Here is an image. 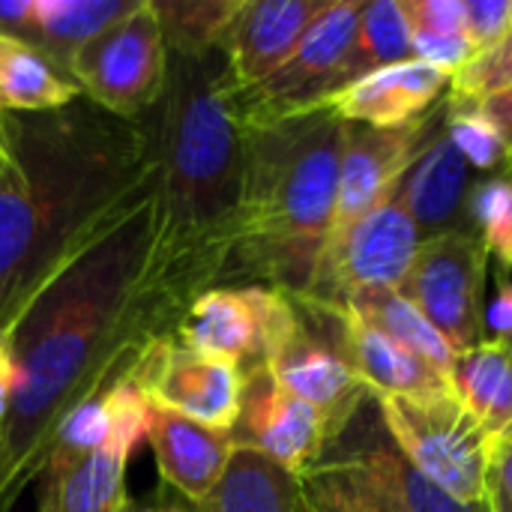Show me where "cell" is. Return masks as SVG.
I'll list each match as a JSON object with an SVG mask.
<instances>
[{
	"instance_id": "cell-24",
	"label": "cell",
	"mask_w": 512,
	"mask_h": 512,
	"mask_svg": "<svg viewBox=\"0 0 512 512\" xmlns=\"http://www.w3.org/2000/svg\"><path fill=\"white\" fill-rule=\"evenodd\" d=\"M78 96V84L36 45L0 33V114L54 111Z\"/></svg>"
},
{
	"instance_id": "cell-14",
	"label": "cell",
	"mask_w": 512,
	"mask_h": 512,
	"mask_svg": "<svg viewBox=\"0 0 512 512\" xmlns=\"http://www.w3.org/2000/svg\"><path fill=\"white\" fill-rule=\"evenodd\" d=\"M474 168L453 144L447 129V99H441L423 120L420 144L396 183V195L408 207L420 243L474 228L471 222V195H474Z\"/></svg>"
},
{
	"instance_id": "cell-39",
	"label": "cell",
	"mask_w": 512,
	"mask_h": 512,
	"mask_svg": "<svg viewBox=\"0 0 512 512\" xmlns=\"http://www.w3.org/2000/svg\"><path fill=\"white\" fill-rule=\"evenodd\" d=\"M12 363H9V351H6V339L0 330V423L6 420L9 402H12Z\"/></svg>"
},
{
	"instance_id": "cell-44",
	"label": "cell",
	"mask_w": 512,
	"mask_h": 512,
	"mask_svg": "<svg viewBox=\"0 0 512 512\" xmlns=\"http://www.w3.org/2000/svg\"><path fill=\"white\" fill-rule=\"evenodd\" d=\"M510 351H512V345H510Z\"/></svg>"
},
{
	"instance_id": "cell-3",
	"label": "cell",
	"mask_w": 512,
	"mask_h": 512,
	"mask_svg": "<svg viewBox=\"0 0 512 512\" xmlns=\"http://www.w3.org/2000/svg\"><path fill=\"white\" fill-rule=\"evenodd\" d=\"M153 123L159 183L147 291L174 333L186 306L222 285L237 246L246 120L225 54L168 51V87Z\"/></svg>"
},
{
	"instance_id": "cell-41",
	"label": "cell",
	"mask_w": 512,
	"mask_h": 512,
	"mask_svg": "<svg viewBox=\"0 0 512 512\" xmlns=\"http://www.w3.org/2000/svg\"><path fill=\"white\" fill-rule=\"evenodd\" d=\"M6 168H9V156H6V147H3V135H0V177L6 174Z\"/></svg>"
},
{
	"instance_id": "cell-25",
	"label": "cell",
	"mask_w": 512,
	"mask_h": 512,
	"mask_svg": "<svg viewBox=\"0 0 512 512\" xmlns=\"http://www.w3.org/2000/svg\"><path fill=\"white\" fill-rule=\"evenodd\" d=\"M135 6L138 0H36V30L30 45L69 75L72 57Z\"/></svg>"
},
{
	"instance_id": "cell-4",
	"label": "cell",
	"mask_w": 512,
	"mask_h": 512,
	"mask_svg": "<svg viewBox=\"0 0 512 512\" xmlns=\"http://www.w3.org/2000/svg\"><path fill=\"white\" fill-rule=\"evenodd\" d=\"M342 144L345 120L330 105L246 123L237 246L222 285L312 291L333 231Z\"/></svg>"
},
{
	"instance_id": "cell-38",
	"label": "cell",
	"mask_w": 512,
	"mask_h": 512,
	"mask_svg": "<svg viewBox=\"0 0 512 512\" xmlns=\"http://www.w3.org/2000/svg\"><path fill=\"white\" fill-rule=\"evenodd\" d=\"M33 3L36 0H0V33L33 42V30H36Z\"/></svg>"
},
{
	"instance_id": "cell-21",
	"label": "cell",
	"mask_w": 512,
	"mask_h": 512,
	"mask_svg": "<svg viewBox=\"0 0 512 512\" xmlns=\"http://www.w3.org/2000/svg\"><path fill=\"white\" fill-rule=\"evenodd\" d=\"M378 405V402H375ZM369 408H372V396L363 402V408L357 411V420L363 423V432L354 429V423L348 420V426L330 441L333 447H342L348 453H354L357 459H363L390 489L393 495L402 501V507L408 512H492V504H462L453 495H447L444 489H438L432 480H426L408 459L405 453L396 447V441L390 438L381 411H378V426H369ZM327 444V447H330Z\"/></svg>"
},
{
	"instance_id": "cell-37",
	"label": "cell",
	"mask_w": 512,
	"mask_h": 512,
	"mask_svg": "<svg viewBox=\"0 0 512 512\" xmlns=\"http://www.w3.org/2000/svg\"><path fill=\"white\" fill-rule=\"evenodd\" d=\"M489 498L512 510V432L492 444V468H489Z\"/></svg>"
},
{
	"instance_id": "cell-35",
	"label": "cell",
	"mask_w": 512,
	"mask_h": 512,
	"mask_svg": "<svg viewBox=\"0 0 512 512\" xmlns=\"http://www.w3.org/2000/svg\"><path fill=\"white\" fill-rule=\"evenodd\" d=\"M477 111L495 126V132L501 135L504 141V168L501 174L512 180V90H504V93H495L483 102H474Z\"/></svg>"
},
{
	"instance_id": "cell-8",
	"label": "cell",
	"mask_w": 512,
	"mask_h": 512,
	"mask_svg": "<svg viewBox=\"0 0 512 512\" xmlns=\"http://www.w3.org/2000/svg\"><path fill=\"white\" fill-rule=\"evenodd\" d=\"M486 273L489 252L480 231H450L420 243L399 294L462 354L486 342Z\"/></svg>"
},
{
	"instance_id": "cell-40",
	"label": "cell",
	"mask_w": 512,
	"mask_h": 512,
	"mask_svg": "<svg viewBox=\"0 0 512 512\" xmlns=\"http://www.w3.org/2000/svg\"><path fill=\"white\" fill-rule=\"evenodd\" d=\"M120 512H189L180 504H171L168 498H162L159 492L150 495V498H141V501H126V507Z\"/></svg>"
},
{
	"instance_id": "cell-1",
	"label": "cell",
	"mask_w": 512,
	"mask_h": 512,
	"mask_svg": "<svg viewBox=\"0 0 512 512\" xmlns=\"http://www.w3.org/2000/svg\"><path fill=\"white\" fill-rule=\"evenodd\" d=\"M153 237L156 195L60 267L3 327L15 381L0 423V512L42 474L63 414L138 363L150 342L174 336L147 291Z\"/></svg>"
},
{
	"instance_id": "cell-2",
	"label": "cell",
	"mask_w": 512,
	"mask_h": 512,
	"mask_svg": "<svg viewBox=\"0 0 512 512\" xmlns=\"http://www.w3.org/2000/svg\"><path fill=\"white\" fill-rule=\"evenodd\" d=\"M0 327L72 258L156 195L153 114L123 120L84 93L54 111L0 114Z\"/></svg>"
},
{
	"instance_id": "cell-22",
	"label": "cell",
	"mask_w": 512,
	"mask_h": 512,
	"mask_svg": "<svg viewBox=\"0 0 512 512\" xmlns=\"http://www.w3.org/2000/svg\"><path fill=\"white\" fill-rule=\"evenodd\" d=\"M300 489L315 512H408L363 459L333 444L300 477Z\"/></svg>"
},
{
	"instance_id": "cell-20",
	"label": "cell",
	"mask_w": 512,
	"mask_h": 512,
	"mask_svg": "<svg viewBox=\"0 0 512 512\" xmlns=\"http://www.w3.org/2000/svg\"><path fill=\"white\" fill-rule=\"evenodd\" d=\"M342 342L345 357L357 378L372 396H441L453 393L447 375L387 339L381 330L357 318L351 309H342Z\"/></svg>"
},
{
	"instance_id": "cell-23",
	"label": "cell",
	"mask_w": 512,
	"mask_h": 512,
	"mask_svg": "<svg viewBox=\"0 0 512 512\" xmlns=\"http://www.w3.org/2000/svg\"><path fill=\"white\" fill-rule=\"evenodd\" d=\"M456 399L495 441L512 432V351L507 342H483L456 354L450 375Z\"/></svg>"
},
{
	"instance_id": "cell-29",
	"label": "cell",
	"mask_w": 512,
	"mask_h": 512,
	"mask_svg": "<svg viewBox=\"0 0 512 512\" xmlns=\"http://www.w3.org/2000/svg\"><path fill=\"white\" fill-rule=\"evenodd\" d=\"M153 6L159 12L168 51L207 54L219 51L237 0H162Z\"/></svg>"
},
{
	"instance_id": "cell-33",
	"label": "cell",
	"mask_w": 512,
	"mask_h": 512,
	"mask_svg": "<svg viewBox=\"0 0 512 512\" xmlns=\"http://www.w3.org/2000/svg\"><path fill=\"white\" fill-rule=\"evenodd\" d=\"M512 27V0H465V36L474 57L498 45Z\"/></svg>"
},
{
	"instance_id": "cell-12",
	"label": "cell",
	"mask_w": 512,
	"mask_h": 512,
	"mask_svg": "<svg viewBox=\"0 0 512 512\" xmlns=\"http://www.w3.org/2000/svg\"><path fill=\"white\" fill-rule=\"evenodd\" d=\"M135 381L159 408L222 432L237 426L243 402L240 366L198 354L174 336L147 345L135 366Z\"/></svg>"
},
{
	"instance_id": "cell-42",
	"label": "cell",
	"mask_w": 512,
	"mask_h": 512,
	"mask_svg": "<svg viewBox=\"0 0 512 512\" xmlns=\"http://www.w3.org/2000/svg\"><path fill=\"white\" fill-rule=\"evenodd\" d=\"M489 504H492V512H512L510 507H504V504H495L492 498H489Z\"/></svg>"
},
{
	"instance_id": "cell-17",
	"label": "cell",
	"mask_w": 512,
	"mask_h": 512,
	"mask_svg": "<svg viewBox=\"0 0 512 512\" xmlns=\"http://www.w3.org/2000/svg\"><path fill=\"white\" fill-rule=\"evenodd\" d=\"M423 120L399 129H375L366 123L345 120V144L339 162V189H336L330 240L348 231L387 195H393L402 171L408 168L420 144Z\"/></svg>"
},
{
	"instance_id": "cell-28",
	"label": "cell",
	"mask_w": 512,
	"mask_h": 512,
	"mask_svg": "<svg viewBox=\"0 0 512 512\" xmlns=\"http://www.w3.org/2000/svg\"><path fill=\"white\" fill-rule=\"evenodd\" d=\"M411 27L402 12L399 0H363L354 48L348 57L345 81L354 84L363 75H372L378 69L396 66L402 60H411ZM345 84V87H348Z\"/></svg>"
},
{
	"instance_id": "cell-31",
	"label": "cell",
	"mask_w": 512,
	"mask_h": 512,
	"mask_svg": "<svg viewBox=\"0 0 512 512\" xmlns=\"http://www.w3.org/2000/svg\"><path fill=\"white\" fill-rule=\"evenodd\" d=\"M447 99V96H444ZM447 129L453 144L462 150V156L471 162L474 171L480 174H501L504 168V141L495 132V126L477 111V105L465 102H450L447 99Z\"/></svg>"
},
{
	"instance_id": "cell-26",
	"label": "cell",
	"mask_w": 512,
	"mask_h": 512,
	"mask_svg": "<svg viewBox=\"0 0 512 512\" xmlns=\"http://www.w3.org/2000/svg\"><path fill=\"white\" fill-rule=\"evenodd\" d=\"M300 477L252 450H237L222 483L192 512H300Z\"/></svg>"
},
{
	"instance_id": "cell-6",
	"label": "cell",
	"mask_w": 512,
	"mask_h": 512,
	"mask_svg": "<svg viewBox=\"0 0 512 512\" xmlns=\"http://www.w3.org/2000/svg\"><path fill=\"white\" fill-rule=\"evenodd\" d=\"M69 78L114 117L153 114L168 87V42L153 0H138L126 18L87 42L72 57Z\"/></svg>"
},
{
	"instance_id": "cell-19",
	"label": "cell",
	"mask_w": 512,
	"mask_h": 512,
	"mask_svg": "<svg viewBox=\"0 0 512 512\" xmlns=\"http://www.w3.org/2000/svg\"><path fill=\"white\" fill-rule=\"evenodd\" d=\"M453 75L411 57L396 66L363 75L336 93L327 105L348 123L399 129L420 123L450 90Z\"/></svg>"
},
{
	"instance_id": "cell-32",
	"label": "cell",
	"mask_w": 512,
	"mask_h": 512,
	"mask_svg": "<svg viewBox=\"0 0 512 512\" xmlns=\"http://www.w3.org/2000/svg\"><path fill=\"white\" fill-rule=\"evenodd\" d=\"M504 90H512V27L498 45L477 54L468 66H462L453 75L447 99L474 105Z\"/></svg>"
},
{
	"instance_id": "cell-7",
	"label": "cell",
	"mask_w": 512,
	"mask_h": 512,
	"mask_svg": "<svg viewBox=\"0 0 512 512\" xmlns=\"http://www.w3.org/2000/svg\"><path fill=\"white\" fill-rule=\"evenodd\" d=\"M291 300L294 318L270 345L264 366L279 387L318 408L336 438L372 393L345 357L342 312L309 297Z\"/></svg>"
},
{
	"instance_id": "cell-43",
	"label": "cell",
	"mask_w": 512,
	"mask_h": 512,
	"mask_svg": "<svg viewBox=\"0 0 512 512\" xmlns=\"http://www.w3.org/2000/svg\"><path fill=\"white\" fill-rule=\"evenodd\" d=\"M300 512H315L309 504H306V498H300Z\"/></svg>"
},
{
	"instance_id": "cell-30",
	"label": "cell",
	"mask_w": 512,
	"mask_h": 512,
	"mask_svg": "<svg viewBox=\"0 0 512 512\" xmlns=\"http://www.w3.org/2000/svg\"><path fill=\"white\" fill-rule=\"evenodd\" d=\"M471 222L480 231L489 258L501 273H512V180L492 174L477 180L471 195Z\"/></svg>"
},
{
	"instance_id": "cell-15",
	"label": "cell",
	"mask_w": 512,
	"mask_h": 512,
	"mask_svg": "<svg viewBox=\"0 0 512 512\" xmlns=\"http://www.w3.org/2000/svg\"><path fill=\"white\" fill-rule=\"evenodd\" d=\"M150 399L135 381V369L117 387V423L102 450L87 456L66 477L45 483L39 512H120L126 507V468L147 432Z\"/></svg>"
},
{
	"instance_id": "cell-13",
	"label": "cell",
	"mask_w": 512,
	"mask_h": 512,
	"mask_svg": "<svg viewBox=\"0 0 512 512\" xmlns=\"http://www.w3.org/2000/svg\"><path fill=\"white\" fill-rule=\"evenodd\" d=\"M237 450H252L282 471L303 477L330 444L327 417L273 381L264 363L243 369V402L231 429Z\"/></svg>"
},
{
	"instance_id": "cell-10",
	"label": "cell",
	"mask_w": 512,
	"mask_h": 512,
	"mask_svg": "<svg viewBox=\"0 0 512 512\" xmlns=\"http://www.w3.org/2000/svg\"><path fill=\"white\" fill-rule=\"evenodd\" d=\"M417 249L420 231L393 189V195L327 243L315 285L306 297L327 306H345L363 291H399Z\"/></svg>"
},
{
	"instance_id": "cell-34",
	"label": "cell",
	"mask_w": 512,
	"mask_h": 512,
	"mask_svg": "<svg viewBox=\"0 0 512 512\" xmlns=\"http://www.w3.org/2000/svg\"><path fill=\"white\" fill-rule=\"evenodd\" d=\"M411 33L465 36V0H399Z\"/></svg>"
},
{
	"instance_id": "cell-18",
	"label": "cell",
	"mask_w": 512,
	"mask_h": 512,
	"mask_svg": "<svg viewBox=\"0 0 512 512\" xmlns=\"http://www.w3.org/2000/svg\"><path fill=\"white\" fill-rule=\"evenodd\" d=\"M144 441L153 450L162 486H171L192 507L204 504L213 495L237 453L231 432L210 429L153 402Z\"/></svg>"
},
{
	"instance_id": "cell-45",
	"label": "cell",
	"mask_w": 512,
	"mask_h": 512,
	"mask_svg": "<svg viewBox=\"0 0 512 512\" xmlns=\"http://www.w3.org/2000/svg\"><path fill=\"white\" fill-rule=\"evenodd\" d=\"M0 330H3V327H0Z\"/></svg>"
},
{
	"instance_id": "cell-16",
	"label": "cell",
	"mask_w": 512,
	"mask_h": 512,
	"mask_svg": "<svg viewBox=\"0 0 512 512\" xmlns=\"http://www.w3.org/2000/svg\"><path fill=\"white\" fill-rule=\"evenodd\" d=\"M330 0H237L219 51L237 93L267 81Z\"/></svg>"
},
{
	"instance_id": "cell-36",
	"label": "cell",
	"mask_w": 512,
	"mask_h": 512,
	"mask_svg": "<svg viewBox=\"0 0 512 512\" xmlns=\"http://www.w3.org/2000/svg\"><path fill=\"white\" fill-rule=\"evenodd\" d=\"M486 339L512 345V279L507 273H498V291L486 309Z\"/></svg>"
},
{
	"instance_id": "cell-5",
	"label": "cell",
	"mask_w": 512,
	"mask_h": 512,
	"mask_svg": "<svg viewBox=\"0 0 512 512\" xmlns=\"http://www.w3.org/2000/svg\"><path fill=\"white\" fill-rule=\"evenodd\" d=\"M372 399L390 438L426 480L462 504L489 501L492 438L456 393Z\"/></svg>"
},
{
	"instance_id": "cell-27",
	"label": "cell",
	"mask_w": 512,
	"mask_h": 512,
	"mask_svg": "<svg viewBox=\"0 0 512 512\" xmlns=\"http://www.w3.org/2000/svg\"><path fill=\"white\" fill-rule=\"evenodd\" d=\"M342 309H351L357 318L381 330L387 339L438 369L441 375H453L456 366V351L444 342V336L426 321V315L411 306L399 291H363L354 294Z\"/></svg>"
},
{
	"instance_id": "cell-9",
	"label": "cell",
	"mask_w": 512,
	"mask_h": 512,
	"mask_svg": "<svg viewBox=\"0 0 512 512\" xmlns=\"http://www.w3.org/2000/svg\"><path fill=\"white\" fill-rule=\"evenodd\" d=\"M363 0H330L312 21L291 57L258 87L237 93L246 123L282 120L327 105L345 90V69L354 48Z\"/></svg>"
},
{
	"instance_id": "cell-11",
	"label": "cell",
	"mask_w": 512,
	"mask_h": 512,
	"mask_svg": "<svg viewBox=\"0 0 512 512\" xmlns=\"http://www.w3.org/2000/svg\"><path fill=\"white\" fill-rule=\"evenodd\" d=\"M294 318V300L264 285H222L198 294L174 327V339L198 354L249 369Z\"/></svg>"
}]
</instances>
